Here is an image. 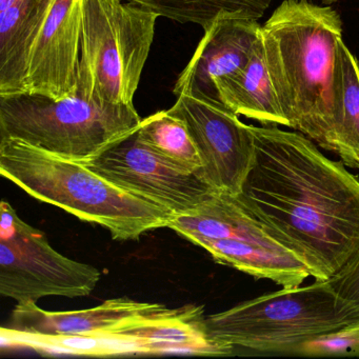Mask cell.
<instances>
[{"label":"cell","mask_w":359,"mask_h":359,"mask_svg":"<svg viewBox=\"0 0 359 359\" xmlns=\"http://www.w3.org/2000/svg\"><path fill=\"white\" fill-rule=\"evenodd\" d=\"M56 0H15L0 11V96L26 92L29 56Z\"/></svg>","instance_id":"14"},{"label":"cell","mask_w":359,"mask_h":359,"mask_svg":"<svg viewBox=\"0 0 359 359\" xmlns=\"http://www.w3.org/2000/svg\"><path fill=\"white\" fill-rule=\"evenodd\" d=\"M81 163L174 216L197 209L217 193L196 173L182 171L168 163L144 144L136 132Z\"/></svg>","instance_id":"9"},{"label":"cell","mask_w":359,"mask_h":359,"mask_svg":"<svg viewBox=\"0 0 359 359\" xmlns=\"http://www.w3.org/2000/svg\"><path fill=\"white\" fill-rule=\"evenodd\" d=\"M215 89L218 100L237 115L264 126L289 128L271 81L262 39L247 66L216 81Z\"/></svg>","instance_id":"15"},{"label":"cell","mask_w":359,"mask_h":359,"mask_svg":"<svg viewBox=\"0 0 359 359\" xmlns=\"http://www.w3.org/2000/svg\"><path fill=\"white\" fill-rule=\"evenodd\" d=\"M0 294L18 304L46 296L90 295L102 278L95 266L62 255L45 233L25 222L8 201H1Z\"/></svg>","instance_id":"7"},{"label":"cell","mask_w":359,"mask_h":359,"mask_svg":"<svg viewBox=\"0 0 359 359\" xmlns=\"http://www.w3.org/2000/svg\"><path fill=\"white\" fill-rule=\"evenodd\" d=\"M180 310L127 297L113 298L95 308L71 312H49L35 302H22L14 309L8 329L32 335L100 337L167 318Z\"/></svg>","instance_id":"11"},{"label":"cell","mask_w":359,"mask_h":359,"mask_svg":"<svg viewBox=\"0 0 359 359\" xmlns=\"http://www.w3.org/2000/svg\"><path fill=\"white\" fill-rule=\"evenodd\" d=\"M342 22L331 7L285 0L262 26L264 60L289 128L336 152Z\"/></svg>","instance_id":"2"},{"label":"cell","mask_w":359,"mask_h":359,"mask_svg":"<svg viewBox=\"0 0 359 359\" xmlns=\"http://www.w3.org/2000/svg\"><path fill=\"white\" fill-rule=\"evenodd\" d=\"M254 159L238 203L310 271L335 276L359 249V177L299 132L252 126Z\"/></svg>","instance_id":"1"},{"label":"cell","mask_w":359,"mask_h":359,"mask_svg":"<svg viewBox=\"0 0 359 359\" xmlns=\"http://www.w3.org/2000/svg\"><path fill=\"white\" fill-rule=\"evenodd\" d=\"M136 134L144 144L174 167L191 173L201 170V156L186 123L168 110L142 119Z\"/></svg>","instance_id":"17"},{"label":"cell","mask_w":359,"mask_h":359,"mask_svg":"<svg viewBox=\"0 0 359 359\" xmlns=\"http://www.w3.org/2000/svg\"><path fill=\"white\" fill-rule=\"evenodd\" d=\"M203 31L205 35L178 76L173 93L218 100L215 81L247 66L262 39V25L250 16L229 14Z\"/></svg>","instance_id":"12"},{"label":"cell","mask_w":359,"mask_h":359,"mask_svg":"<svg viewBox=\"0 0 359 359\" xmlns=\"http://www.w3.org/2000/svg\"><path fill=\"white\" fill-rule=\"evenodd\" d=\"M135 4L159 18L182 24H195L208 28L217 18L229 14L250 16L259 20L271 0H125Z\"/></svg>","instance_id":"18"},{"label":"cell","mask_w":359,"mask_h":359,"mask_svg":"<svg viewBox=\"0 0 359 359\" xmlns=\"http://www.w3.org/2000/svg\"><path fill=\"white\" fill-rule=\"evenodd\" d=\"M125 0H83L75 95L91 102L134 106L157 14Z\"/></svg>","instance_id":"5"},{"label":"cell","mask_w":359,"mask_h":359,"mask_svg":"<svg viewBox=\"0 0 359 359\" xmlns=\"http://www.w3.org/2000/svg\"><path fill=\"white\" fill-rule=\"evenodd\" d=\"M168 110L186 123L201 159L197 175L217 192L237 196L253 163L252 126L219 100L191 93Z\"/></svg>","instance_id":"8"},{"label":"cell","mask_w":359,"mask_h":359,"mask_svg":"<svg viewBox=\"0 0 359 359\" xmlns=\"http://www.w3.org/2000/svg\"><path fill=\"white\" fill-rule=\"evenodd\" d=\"M0 174L35 199L106 228L115 241H135L168 228L171 212L115 186L83 163L18 140H0Z\"/></svg>","instance_id":"3"},{"label":"cell","mask_w":359,"mask_h":359,"mask_svg":"<svg viewBox=\"0 0 359 359\" xmlns=\"http://www.w3.org/2000/svg\"><path fill=\"white\" fill-rule=\"evenodd\" d=\"M295 355L302 356H346L359 355V323L302 344Z\"/></svg>","instance_id":"19"},{"label":"cell","mask_w":359,"mask_h":359,"mask_svg":"<svg viewBox=\"0 0 359 359\" xmlns=\"http://www.w3.org/2000/svg\"><path fill=\"white\" fill-rule=\"evenodd\" d=\"M329 281L340 300L359 312V249Z\"/></svg>","instance_id":"20"},{"label":"cell","mask_w":359,"mask_h":359,"mask_svg":"<svg viewBox=\"0 0 359 359\" xmlns=\"http://www.w3.org/2000/svg\"><path fill=\"white\" fill-rule=\"evenodd\" d=\"M336 152L346 167L359 169V64L344 41L339 43V96Z\"/></svg>","instance_id":"16"},{"label":"cell","mask_w":359,"mask_h":359,"mask_svg":"<svg viewBox=\"0 0 359 359\" xmlns=\"http://www.w3.org/2000/svg\"><path fill=\"white\" fill-rule=\"evenodd\" d=\"M218 344L259 353L295 354L310 340L359 323L329 280L283 287L205 319Z\"/></svg>","instance_id":"4"},{"label":"cell","mask_w":359,"mask_h":359,"mask_svg":"<svg viewBox=\"0 0 359 359\" xmlns=\"http://www.w3.org/2000/svg\"><path fill=\"white\" fill-rule=\"evenodd\" d=\"M201 306H184L176 314L119 331L129 342L132 354H187L222 356L233 348L212 339Z\"/></svg>","instance_id":"13"},{"label":"cell","mask_w":359,"mask_h":359,"mask_svg":"<svg viewBox=\"0 0 359 359\" xmlns=\"http://www.w3.org/2000/svg\"><path fill=\"white\" fill-rule=\"evenodd\" d=\"M325 1H327V3H335L337 0H325Z\"/></svg>","instance_id":"21"},{"label":"cell","mask_w":359,"mask_h":359,"mask_svg":"<svg viewBox=\"0 0 359 359\" xmlns=\"http://www.w3.org/2000/svg\"><path fill=\"white\" fill-rule=\"evenodd\" d=\"M142 121L135 106L95 104L77 95L0 96V140H22L77 163L135 133Z\"/></svg>","instance_id":"6"},{"label":"cell","mask_w":359,"mask_h":359,"mask_svg":"<svg viewBox=\"0 0 359 359\" xmlns=\"http://www.w3.org/2000/svg\"><path fill=\"white\" fill-rule=\"evenodd\" d=\"M83 0H56L29 56L26 92L55 100L75 95Z\"/></svg>","instance_id":"10"}]
</instances>
